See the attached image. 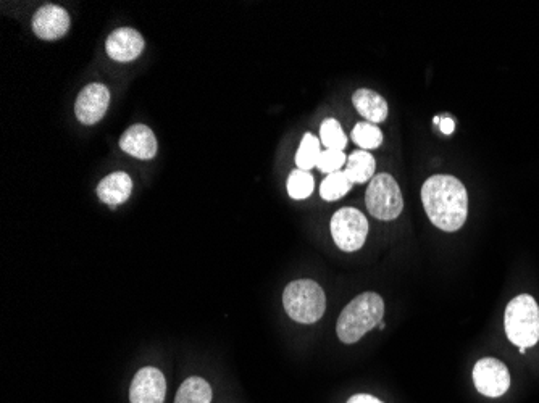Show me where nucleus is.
<instances>
[{
	"label": "nucleus",
	"instance_id": "obj_1",
	"mask_svg": "<svg viewBox=\"0 0 539 403\" xmlns=\"http://www.w3.org/2000/svg\"><path fill=\"white\" fill-rule=\"evenodd\" d=\"M422 202L431 223L446 233H456L467 221V189L456 176L428 178L422 187Z\"/></svg>",
	"mask_w": 539,
	"mask_h": 403
},
{
	"label": "nucleus",
	"instance_id": "obj_2",
	"mask_svg": "<svg viewBox=\"0 0 539 403\" xmlns=\"http://www.w3.org/2000/svg\"><path fill=\"white\" fill-rule=\"evenodd\" d=\"M385 315V302L375 292H364L346 305L338 323L336 334L343 344H356L368 331L380 325Z\"/></svg>",
	"mask_w": 539,
	"mask_h": 403
},
{
	"label": "nucleus",
	"instance_id": "obj_3",
	"mask_svg": "<svg viewBox=\"0 0 539 403\" xmlns=\"http://www.w3.org/2000/svg\"><path fill=\"white\" fill-rule=\"evenodd\" d=\"M283 305L291 320L301 325H314L325 315V292L312 279H297L286 286Z\"/></svg>",
	"mask_w": 539,
	"mask_h": 403
},
{
	"label": "nucleus",
	"instance_id": "obj_4",
	"mask_svg": "<svg viewBox=\"0 0 539 403\" xmlns=\"http://www.w3.org/2000/svg\"><path fill=\"white\" fill-rule=\"evenodd\" d=\"M509 341L523 349L533 347L539 341V307L528 294L510 300L504 318Z\"/></svg>",
	"mask_w": 539,
	"mask_h": 403
},
{
	"label": "nucleus",
	"instance_id": "obj_5",
	"mask_svg": "<svg viewBox=\"0 0 539 403\" xmlns=\"http://www.w3.org/2000/svg\"><path fill=\"white\" fill-rule=\"evenodd\" d=\"M365 204L368 212L378 220H396L404 208L401 187L397 186L396 179L388 173L375 176L368 184Z\"/></svg>",
	"mask_w": 539,
	"mask_h": 403
},
{
	"label": "nucleus",
	"instance_id": "obj_6",
	"mask_svg": "<svg viewBox=\"0 0 539 403\" xmlns=\"http://www.w3.org/2000/svg\"><path fill=\"white\" fill-rule=\"evenodd\" d=\"M331 236L344 252H356L364 247L368 236V221L357 208H341L331 218Z\"/></svg>",
	"mask_w": 539,
	"mask_h": 403
},
{
	"label": "nucleus",
	"instance_id": "obj_7",
	"mask_svg": "<svg viewBox=\"0 0 539 403\" xmlns=\"http://www.w3.org/2000/svg\"><path fill=\"white\" fill-rule=\"evenodd\" d=\"M473 381L480 394L501 397L510 387V373L504 363L496 358H481L473 368Z\"/></svg>",
	"mask_w": 539,
	"mask_h": 403
},
{
	"label": "nucleus",
	"instance_id": "obj_8",
	"mask_svg": "<svg viewBox=\"0 0 539 403\" xmlns=\"http://www.w3.org/2000/svg\"><path fill=\"white\" fill-rule=\"evenodd\" d=\"M110 105V91L107 86L101 83L88 84L76 99V118L83 125H96L97 121L104 118Z\"/></svg>",
	"mask_w": 539,
	"mask_h": 403
},
{
	"label": "nucleus",
	"instance_id": "obj_9",
	"mask_svg": "<svg viewBox=\"0 0 539 403\" xmlns=\"http://www.w3.org/2000/svg\"><path fill=\"white\" fill-rule=\"evenodd\" d=\"M167 395V381L162 371L147 366L134 374L130 387L131 403H163Z\"/></svg>",
	"mask_w": 539,
	"mask_h": 403
},
{
	"label": "nucleus",
	"instance_id": "obj_10",
	"mask_svg": "<svg viewBox=\"0 0 539 403\" xmlns=\"http://www.w3.org/2000/svg\"><path fill=\"white\" fill-rule=\"evenodd\" d=\"M70 28V15L59 5L47 4L33 17V31L39 39L55 41L67 34Z\"/></svg>",
	"mask_w": 539,
	"mask_h": 403
},
{
	"label": "nucleus",
	"instance_id": "obj_11",
	"mask_svg": "<svg viewBox=\"0 0 539 403\" xmlns=\"http://www.w3.org/2000/svg\"><path fill=\"white\" fill-rule=\"evenodd\" d=\"M144 49V39L133 28H118L105 42V50L115 62H133L138 59Z\"/></svg>",
	"mask_w": 539,
	"mask_h": 403
},
{
	"label": "nucleus",
	"instance_id": "obj_12",
	"mask_svg": "<svg viewBox=\"0 0 539 403\" xmlns=\"http://www.w3.org/2000/svg\"><path fill=\"white\" fill-rule=\"evenodd\" d=\"M120 147L131 157L151 160L157 154V139L151 128H147L146 125H134L123 133Z\"/></svg>",
	"mask_w": 539,
	"mask_h": 403
},
{
	"label": "nucleus",
	"instance_id": "obj_13",
	"mask_svg": "<svg viewBox=\"0 0 539 403\" xmlns=\"http://www.w3.org/2000/svg\"><path fill=\"white\" fill-rule=\"evenodd\" d=\"M131 191H133V181L123 171L105 176L97 186V196L110 207H117L130 199Z\"/></svg>",
	"mask_w": 539,
	"mask_h": 403
},
{
	"label": "nucleus",
	"instance_id": "obj_14",
	"mask_svg": "<svg viewBox=\"0 0 539 403\" xmlns=\"http://www.w3.org/2000/svg\"><path fill=\"white\" fill-rule=\"evenodd\" d=\"M352 102H354V107H356L357 112L368 120V123H381L385 121L388 117V104L386 100L377 94L375 91H370V89H359L356 91V94L352 96Z\"/></svg>",
	"mask_w": 539,
	"mask_h": 403
},
{
	"label": "nucleus",
	"instance_id": "obj_15",
	"mask_svg": "<svg viewBox=\"0 0 539 403\" xmlns=\"http://www.w3.org/2000/svg\"><path fill=\"white\" fill-rule=\"evenodd\" d=\"M344 173L352 184L370 183L375 178V158L367 150H357L347 158Z\"/></svg>",
	"mask_w": 539,
	"mask_h": 403
},
{
	"label": "nucleus",
	"instance_id": "obj_16",
	"mask_svg": "<svg viewBox=\"0 0 539 403\" xmlns=\"http://www.w3.org/2000/svg\"><path fill=\"white\" fill-rule=\"evenodd\" d=\"M212 402V387L205 379H186L176 392L175 403H210Z\"/></svg>",
	"mask_w": 539,
	"mask_h": 403
},
{
	"label": "nucleus",
	"instance_id": "obj_17",
	"mask_svg": "<svg viewBox=\"0 0 539 403\" xmlns=\"http://www.w3.org/2000/svg\"><path fill=\"white\" fill-rule=\"evenodd\" d=\"M352 186L354 184H352L351 179L347 178L344 171H336L323 179L322 186H320V196L326 202H336V200L346 196L347 192L351 191Z\"/></svg>",
	"mask_w": 539,
	"mask_h": 403
},
{
	"label": "nucleus",
	"instance_id": "obj_18",
	"mask_svg": "<svg viewBox=\"0 0 539 403\" xmlns=\"http://www.w3.org/2000/svg\"><path fill=\"white\" fill-rule=\"evenodd\" d=\"M320 139L315 138L314 134H304L301 146L297 150L296 165L299 170L310 171L317 167L318 158H320Z\"/></svg>",
	"mask_w": 539,
	"mask_h": 403
},
{
	"label": "nucleus",
	"instance_id": "obj_19",
	"mask_svg": "<svg viewBox=\"0 0 539 403\" xmlns=\"http://www.w3.org/2000/svg\"><path fill=\"white\" fill-rule=\"evenodd\" d=\"M352 141L364 150L378 149L383 142V133L377 125L362 121L352 129Z\"/></svg>",
	"mask_w": 539,
	"mask_h": 403
},
{
	"label": "nucleus",
	"instance_id": "obj_20",
	"mask_svg": "<svg viewBox=\"0 0 539 403\" xmlns=\"http://www.w3.org/2000/svg\"><path fill=\"white\" fill-rule=\"evenodd\" d=\"M288 194L294 200H304L314 192V176L309 171L294 170L288 178Z\"/></svg>",
	"mask_w": 539,
	"mask_h": 403
},
{
	"label": "nucleus",
	"instance_id": "obj_21",
	"mask_svg": "<svg viewBox=\"0 0 539 403\" xmlns=\"http://www.w3.org/2000/svg\"><path fill=\"white\" fill-rule=\"evenodd\" d=\"M320 141L326 149L343 150L344 152L347 138L338 120L328 118V120L323 121L322 128H320Z\"/></svg>",
	"mask_w": 539,
	"mask_h": 403
},
{
	"label": "nucleus",
	"instance_id": "obj_22",
	"mask_svg": "<svg viewBox=\"0 0 539 403\" xmlns=\"http://www.w3.org/2000/svg\"><path fill=\"white\" fill-rule=\"evenodd\" d=\"M347 163L346 154L343 150H322L320 158H318L317 167L320 168V171L323 173H336V171H341V168L344 167Z\"/></svg>",
	"mask_w": 539,
	"mask_h": 403
},
{
	"label": "nucleus",
	"instance_id": "obj_23",
	"mask_svg": "<svg viewBox=\"0 0 539 403\" xmlns=\"http://www.w3.org/2000/svg\"><path fill=\"white\" fill-rule=\"evenodd\" d=\"M347 403H383L378 400L377 397H373L370 394H357L352 395L351 399L347 400Z\"/></svg>",
	"mask_w": 539,
	"mask_h": 403
},
{
	"label": "nucleus",
	"instance_id": "obj_24",
	"mask_svg": "<svg viewBox=\"0 0 539 403\" xmlns=\"http://www.w3.org/2000/svg\"><path fill=\"white\" fill-rule=\"evenodd\" d=\"M439 129L443 131L444 134H452L454 133V129H456V123H454V120L452 118H443L441 120V123H439Z\"/></svg>",
	"mask_w": 539,
	"mask_h": 403
},
{
	"label": "nucleus",
	"instance_id": "obj_25",
	"mask_svg": "<svg viewBox=\"0 0 539 403\" xmlns=\"http://www.w3.org/2000/svg\"><path fill=\"white\" fill-rule=\"evenodd\" d=\"M378 326H380V329H385L386 328L385 323H383V321H381L380 325H378Z\"/></svg>",
	"mask_w": 539,
	"mask_h": 403
}]
</instances>
